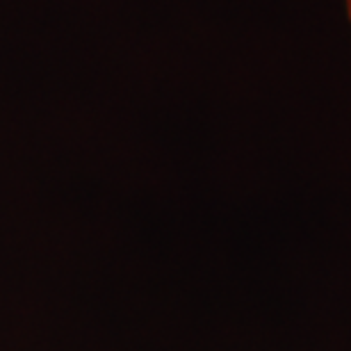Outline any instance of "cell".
<instances>
[{
  "mask_svg": "<svg viewBox=\"0 0 351 351\" xmlns=\"http://www.w3.org/2000/svg\"><path fill=\"white\" fill-rule=\"evenodd\" d=\"M345 7H347V19H349V25H351V0H345Z\"/></svg>",
  "mask_w": 351,
  "mask_h": 351,
  "instance_id": "obj_1",
  "label": "cell"
}]
</instances>
